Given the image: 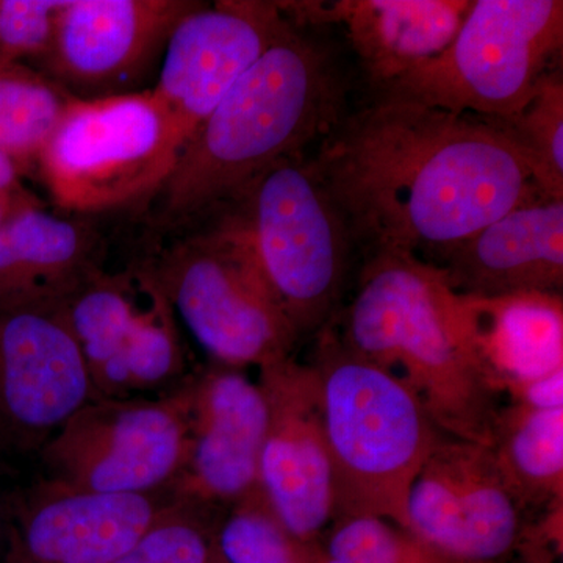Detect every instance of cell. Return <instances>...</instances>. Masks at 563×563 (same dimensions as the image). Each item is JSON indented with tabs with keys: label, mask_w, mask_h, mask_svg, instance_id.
<instances>
[{
	"label": "cell",
	"mask_w": 563,
	"mask_h": 563,
	"mask_svg": "<svg viewBox=\"0 0 563 563\" xmlns=\"http://www.w3.org/2000/svg\"><path fill=\"white\" fill-rule=\"evenodd\" d=\"M470 340L501 395L563 369L562 292L461 295Z\"/></svg>",
	"instance_id": "21"
},
{
	"label": "cell",
	"mask_w": 563,
	"mask_h": 563,
	"mask_svg": "<svg viewBox=\"0 0 563 563\" xmlns=\"http://www.w3.org/2000/svg\"><path fill=\"white\" fill-rule=\"evenodd\" d=\"M295 24H342L377 90L450 46L468 0L276 2Z\"/></svg>",
	"instance_id": "19"
},
{
	"label": "cell",
	"mask_w": 563,
	"mask_h": 563,
	"mask_svg": "<svg viewBox=\"0 0 563 563\" xmlns=\"http://www.w3.org/2000/svg\"><path fill=\"white\" fill-rule=\"evenodd\" d=\"M276 2L199 3L174 27L151 88L185 146L240 77L290 27Z\"/></svg>",
	"instance_id": "13"
},
{
	"label": "cell",
	"mask_w": 563,
	"mask_h": 563,
	"mask_svg": "<svg viewBox=\"0 0 563 563\" xmlns=\"http://www.w3.org/2000/svg\"><path fill=\"white\" fill-rule=\"evenodd\" d=\"M459 295L561 292L563 199L537 196L432 257Z\"/></svg>",
	"instance_id": "18"
},
{
	"label": "cell",
	"mask_w": 563,
	"mask_h": 563,
	"mask_svg": "<svg viewBox=\"0 0 563 563\" xmlns=\"http://www.w3.org/2000/svg\"><path fill=\"white\" fill-rule=\"evenodd\" d=\"M310 365L331 453L333 521L379 517L407 529L410 488L442 432L406 385L352 351L331 322Z\"/></svg>",
	"instance_id": "4"
},
{
	"label": "cell",
	"mask_w": 563,
	"mask_h": 563,
	"mask_svg": "<svg viewBox=\"0 0 563 563\" xmlns=\"http://www.w3.org/2000/svg\"><path fill=\"white\" fill-rule=\"evenodd\" d=\"M191 379L158 398H96L41 446L47 479L107 495L169 492L190 442Z\"/></svg>",
	"instance_id": "9"
},
{
	"label": "cell",
	"mask_w": 563,
	"mask_h": 563,
	"mask_svg": "<svg viewBox=\"0 0 563 563\" xmlns=\"http://www.w3.org/2000/svg\"><path fill=\"white\" fill-rule=\"evenodd\" d=\"M184 229L150 262L174 312L218 365L242 369L291 355L298 342L231 211Z\"/></svg>",
	"instance_id": "5"
},
{
	"label": "cell",
	"mask_w": 563,
	"mask_h": 563,
	"mask_svg": "<svg viewBox=\"0 0 563 563\" xmlns=\"http://www.w3.org/2000/svg\"><path fill=\"white\" fill-rule=\"evenodd\" d=\"M490 448L520 506L562 503L563 409L512 402L496 420Z\"/></svg>",
	"instance_id": "22"
},
{
	"label": "cell",
	"mask_w": 563,
	"mask_h": 563,
	"mask_svg": "<svg viewBox=\"0 0 563 563\" xmlns=\"http://www.w3.org/2000/svg\"><path fill=\"white\" fill-rule=\"evenodd\" d=\"M332 328L406 385L440 432L490 446L501 393L474 352L461 295L437 266L409 252H372Z\"/></svg>",
	"instance_id": "3"
},
{
	"label": "cell",
	"mask_w": 563,
	"mask_h": 563,
	"mask_svg": "<svg viewBox=\"0 0 563 563\" xmlns=\"http://www.w3.org/2000/svg\"><path fill=\"white\" fill-rule=\"evenodd\" d=\"M268 406L261 488L298 539L317 543L335 520V490L320 384L310 363L292 355L258 368Z\"/></svg>",
	"instance_id": "12"
},
{
	"label": "cell",
	"mask_w": 563,
	"mask_h": 563,
	"mask_svg": "<svg viewBox=\"0 0 563 563\" xmlns=\"http://www.w3.org/2000/svg\"><path fill=\"white\" fill-rule=\"evenodd\" d=\"M266 428L258 380L221 365L191 377L190 442L169 495L210 509L242 501L261 488Z\"/></svg>",
	"instance_id": "17"
},
{
	"label": "cell",
	"mask_w": 563,
	"mask_h": 563,
	"mask_svg": "<svg viewBox=\"0 0 563 563\" xmlns=\"http://www.w3.org/2000/svg\"><path fill=\"white\" fill-rule=\"evenodd\" d=\"M309 163L368 254L432 258L543 196L487 122L413 102L376 101L342 118Z\"/></svg>",
	"instance_id": "1"
},
{
	"label": "cell",
	"mask_w": 563,
	"mask_h": 563,
	"mask_svg": "<svg viewBox=\"0 0 563 563\" xmlns=\"http://www.w3.org/2000/svg\"><path fill=\"white\" fill-rule=\"evenodd\" d=\"M101 233L79 218L24 211L0 228V312L63 309L102 269Z\"/></svg>",
	"instance_id": "20"
},
{
	"label": "cell",
	"mask_w": 563,
	"mask_h": 563,
	"mask_svg": "<svg viewBox=\"0 0 563 563\" xmlns=\"http://www.w3.org/2000/svg\"><path fill=\"white\" fill-rule=\"evenodd\" d=\"M520 521L492 448L442 433L410 488L407 531L455 563H495Z\"/></svg>",
	"instance_id": "11"
},
{
	"label": "cell",
	"mask_w": 563,
	"mask_h": 563,
	"mask_svg": "<svg viewBox=\"0 0 563 563\" xmlns=\"http://www.w3.org/2000/svg\"><path fill=\"white\" fill-rule=\"evenodd\" d=\"M321 563H455L420 537L379 517L336 520Z\"/></svg>",
	"instance_id": "26"
},
{
	"label": "cell",
	"mask_w": 563,
	"mask_h": 563,
	"mask_svg": "<svg viewBox=\"0 0 563 563\" xmlns=\"http://www.w3.org/2000/svg\"><path fill=\"white\" fill-rule=\"evenodd\" d=\"M342 106L331 55L291 24L181 147L152 198L155 222L184 231L220 213L274 163L324 139Z\"/></svg>",
	"instance_id": "2"
},
{
	"label": "cell",
	"mask_w": 563,
	"mask_h": 563,
	"mask_svg": "<svg viewBox=\"0 0 563 563\" xmlns=\"http://www.w3.org/2000/svg\"><path fill=\"white\" fill-rule=\"evenodd\" d=\"M65 2L0 0V62L43 65L49 57Z\"/></svg>",
	"instance_id": "28"
},
{
	"label": "cell",
	"mask_w": 563,
	"mask_h": 563,
	"mask_svg": "<svg viewBox=\"0 0 563 563\" xmlns=\"http://www.w3.org/2000/svg\"><path fill=\"white\" fill-rule=\"evenodd\" d=\"M217 526V551L224 563H321L317 543L303 542L280 523L257 488L229 507Z\"/></svg>",
	"instance_id": "25"
},
{
	"label": "cell",
	"mask_w": 563,
	"mask_h": 563,
	"mask_svg": "<svg viewBox=\"0 0 563 563\" xmlns=\"http://www.w3.org/2000/svg\"><path fill=\"white\" fill-rule=\"evenodd\" d=\"M214 563H224V562H222V561H221V559H220V561H218V562H214Z\"/></svg>",
	"instance_id": "32"
},
{
	"label": "cell",
	"mask_w": 563,
	"mask_h": 563,
	"mask_svg": "<svg viewBox=\"0 0 563 563\" xmlns=\"http://www.w3.org/2000/svg\"><path fill=\"white\" fill-rule=\"evenodd\" d=\"M96 398L62 309L0 312V443L43 446Z\"/></svg>",
	"instance_id": "15"
},
{
	"label": "cell",
	"mask_w": 563,
	"mask_h": 563,
	"mask_svg": "<svg viewBox=\"0 0 563 563\" xmlns=\"http://www.w3.org/2000/svg\"><path fill=\"white\" fill-rule=\"evenodd\" d=\"M62 312L98 398L165 393L184 379L179 318L150 262L120 273L99 269Z\"/></svg>",
	"instance_id": "10"
},
{
	"label": "cell",
	"mask_w": 563,
	"mask_h": 563,
	"mask_svg": "<svg viewBox=\"0 0 563 563\" xmlns=\"http://www.w3.org/2000/svg\"><path fill=\"white\" fill-rule=\"evenodd\" d=\"M517 152L537 188L563 199V79L550 69L537 81L523 109L504 118H481Z\"/></svg>",
	"instance_id": "24"
},
{
	"label": "cell",
	"mask_w": 563,
	"mask_h": 563,
	"mask_svg": "<svg viewBox=\"0 0 563 563\" xmlns=\"http://www.w3.org/2000/svg\"><path fill=\"white\" fill-rule=\"evenodd\" d=\"M210 507L176 501L157 523L113 563H214L217 528L209 523Z\"/></svg>",
	"instance_id": "27"
},
{
	"label": "cell",
	"mask_w": 563,
	"mask_h": 563,
	"mask_svg": "<svg viewBox=\"0 0 563 563\" xmlns=\"http://www.w3.org/2000/svg\"><path fill=\"white\" fill-rule=\"evenodd\" d=\"M180 151L152 90L74 96L35 169L58 209L84 217L151 202Z\"/></svg>",
	"instance_id": "8"
},
{
	"label": "cell",
	"mask_w": 563,
	"mask_h": 563,
	"mask_svg": "<svg viewBox=\"0 0 563 563\" xmlns=\"http://www.w3.org/2000/svg\"><path fill=\"white\" fill-rule=\"evenodd\" d=\"M24 172L0 154V228L24 211L44 207L43 201L24 184Z\"/></svg>",
	"instance_id": "29"
},
{
	"label": "cell",
	"mask_w": 563,
	"mask_h": 563,
	"mask_svg": "<svg viewBox=\"0 0 563 563\" xmlns=\"http://www.w3.org/2000/svg\"><path fill=\"white\" fill-rule=\"evenodd\" d=\"M7 514L9 510L3 509L2 496H0V548H3V540H5Z\"/></svg>",
	"instance_id": "31"
},
{
	"label": "cell",
	"mask_w": 563,
	"mask_h": 563,
	"mask_svg": "<svg viewBox=\"0 0 563 563\" xmlns=\"http://www.w3.org/2000/svg\"><path fill=\"white\" fill-rule=\"evenodd\" d=\"M562 44V0H476L450 46L379 88L377 101L510 117L531 99Z\"/></svg>",
	"instance_id": "7"
},
{
	"label": "cell",
	"mask_w": 563,
	"mask_h": 563,
	"mask_svg": "<svg viewBox=\"0 0 563 563\" xmlns=\"http://www.w3.org/2000/svg\"><path fill=\"white\" fill-rule=\"evenodd\" d=\"M73 98L43 70L0 62V154L35 169Z\"/></svg>",
	"instance_id": "23"
},
{
	"label": "cell",
	"mask_w": 563,
	"mask_h": 563,
	"mask_svg": "<svg viewBox=\"0 0 563 563\" xmlns=\"http://www.w3.org/2000/svg\"><path fill=\"white\" fill-rule=\"evenodd\" d=\"M190 0H66L43 73L76 98L132 92L165 52Z\"/></svg>",
	"instance_id": "14"
},
{
	"label": "cell",
	"mask_w": 563,
	"mask_h": 563,
	"mask_svg": "<svg viewBox=\"0 0 563 563\" xmlns=\"http://www.w3.org/2000/svg\"><path fill=\"white\" fill-rule=\"evenodd\" d=\"M303 157L274 163L224 209L246 233L298 339L332 320L352 244L342 213Z\"/></svg>",
	"instance_id": "6"
},
{
	"label": "cell",
	"mask_w": 563,
	"mask_h": 563,
	"mask_svg": "<svg viewBox=\"0 0 563 563\" xmlns=\"http://www.w3.org/2000/svg\"><path fill=\"white\" fill-rule=\"evenodd\" d=\"M510 398L529 409H563V369L523 385Z\"/></svg>",
	"instance_id": "30"
},
{
	"label": "cell",
	"mask_w": 563,
	"mask_h": 563,
	"mask_svg": "<svg viewBox=\"0 0 563 563\" xmlns=\"http://www.w3.org/2000/svg\"><path fill=\"white\" fill-rule=\"evenodd\" d=\"M174 503L168 492L107 495L44 479L7 514L3 563H113Z\"/></svg>",
	"instance_id": "16"
}]
</instances>
